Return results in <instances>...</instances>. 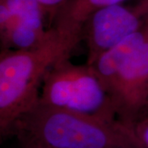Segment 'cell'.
<instances>
[{
    "mask_svg": "<svg viewBox=\"0 0 148 148\" xmlns=\"http://www.w3.org/2000/svg\"><path fill=\"white\" fill-rule=\"evenodd\" d=\"M82 38L53 28L47 41L30 49H1L0 132L9 135L14 122L40 100V87L49 68L69 57Z\"/></svg>",
    "mask_w": 148,
    "mask_h": 148,
    "instance_id": "1",
    "label": "cell"
},
{
    "mask_svg": "<svg viewBox=\"0 0 148 148\" xmlns=\"http://www.w3.org/2000/svg\"><path fill=\"white\" fill-rule=\"evenodd\" d=\"M21 145L47 148H135L119 121L109 122L38 103L14 122Z\"/></svg>",
    "mask_w": 148,
    "mask_h": 148,
    "instance_id": "2",
    "label": "cell"
},
{
    "mask_svg": "<svg viewBox=\"0 0 148 148\" xmlns=\"http://www.w3.org/2000/svg\"><path fill=\"white\" fill-rule=\"evenodd\" d=\"M41 87L40 104L117 121L110 95L87 64H75L69 57L59 59L45 73Z\"/></svg>",
    "mask_w": 148,
    "mask_h": 148,
    "instance_id": "3",
    "label": "cell"
},
{
    "mask_svg": "<svg viewBox=\"0 0 148 148\" xmlns=\"http://www.w3.org/2000/svg\"><path fill=\"white\" fill-rule=\"evenodd\" d=\"M147 20L148 0H139L134 5L119 3L96 11L82 29L88 51L86 64L91 65L102 53L141 30Z\"/></svg>",
    "mask_w": 148,
    "mask_h": 148,
    "instance_id": "4",
    "label": "cell"
},
{
    "mask_svg": "<svg viewBox=\"0 0 148 148\" xmlns=\"http://www.w3.org/2000/svg\"><path fill=\"white\" fill-rule=\"evenodd\" d=\"M109 94L119 122L142 115L148 104V38L122 68Z\"/></svg>",
    "mask_w": 148,
    "mask_h": 148,
    "instance_id": "5",
    "label": "cell"
},
{
    "mask_svg": "<svg viewBox=\"0 0 148 148\" xmlns=\"http://www.w3.org/2000/svg\"><path fill=\"white\" fill-rule=\"evenodd\" d=\"M53 34V27L45 29L44 21L21 19L0 8L1 49L36 48L47 41Z\"/></svg>",
    "mask_w": 148,
    "mask_h": 148,
    "instance_id": "6",
    "label": "cell"
},
{
    "mask_svg": "<svg viewBox=\"0 0 148 148\" xmlns=\"http://www.w3.org/2000/svg\"><path fill=\"white\" fill-rule=\"evenodd\" d=\"M147 38L148 26L147 21L146 25L141 30L128 36L102 53L90 65L108 93H110L113 83L122 68L132 54L143 45Z\"/></svg>",
    "mask_w": 148,
    "mask_h": 148,
    "instance_id": "7",
    "label": "cell"
},
{
    "mask_svg": "<svg viewBox=\"0 0 148 148\" xmlns=\"http://www.w3.org/2000/svg\"><path fill=\"white\" fill-rule=\"evenodd\" d=\"M124 1L126 0H66L54 12L52 27L82 39V27L94 12Z\"/></svg>",
    "mask_w": 148,
    "mask_h": 148,
    "instance_id": "8",
    "label": "cell"
},
{
    "mask_svg": "<svg viewBox=\"0 0 148 148\" xmlns=\"http://www.w3.org/2000/svg\"><path fill=\"white\" fill-rule=\"evenodd\" d=\"M0 8L10 15L26 20H42L47 12L36 0H0Z\"/></svg>",
    "mask_w": 148,
    "mask_h": 148,
    "instance_id": "9",
    "label": "cell"
},
{
    "mask_svg": "<svg viewBox=\"0 0 148 148\" xmlns=\"http://www.w3.org/2000/svg\"><path fill=\"white\" fill-rule=\"evenodd\" d=\"M119 123L135 148H148V116L141 117L127 123Z\"/></svg>",
    "mask_w": 148,
    "mask_h": 148,
    "instance_id": "10",
    "label": "cell"
},
{
    "mask_svg": "<svg viewBox=\"0 0 148 148\" xmlns=\"http://www.w3.org/2000/svg\"><path fill=\"white\" fill-rule=\"evenodd\" d=\"M42 6L47 13L53 18V14L66 0H36Z\"/></svg>",
    "mask_w": 148,
    "mask_h": 148,
    "instance_id": "11",
    "label": "cell"
},
{
    "mask_svg": "<svg viewBox=\"0 0 148 148\" xmlns=\"http://www.w3.org/2000/svg\"><path fill=\"white\" fill-rule=\"evenodd\" d=\"M21 146H22V148H47L38 147V146H34V145H21Z\"/></svg>",
    "mask_w": 148,
    "mask_h": 148,
    "instance_id": "12",
    "label": "cell"
},
{
    "mask_svg": "<svg viewBox=\"0 0 148 148\" xmlns=\"http://www.w3.org/2000/svg\"><path fill=\"white\" fill-rule=\"evenodd\" d=\"M147 26H148V20H147ZM143 116H148V104L147 107H146V109H145V110L143 111V113L142 114V115L139 117V118H141V117H143ZM138 118V119H139Z\"/></svg>",
    "mask_w": 148,
    "mask_h": 148,
    "instance_id": "13",
    "label": "cell"
}]
</instances>
